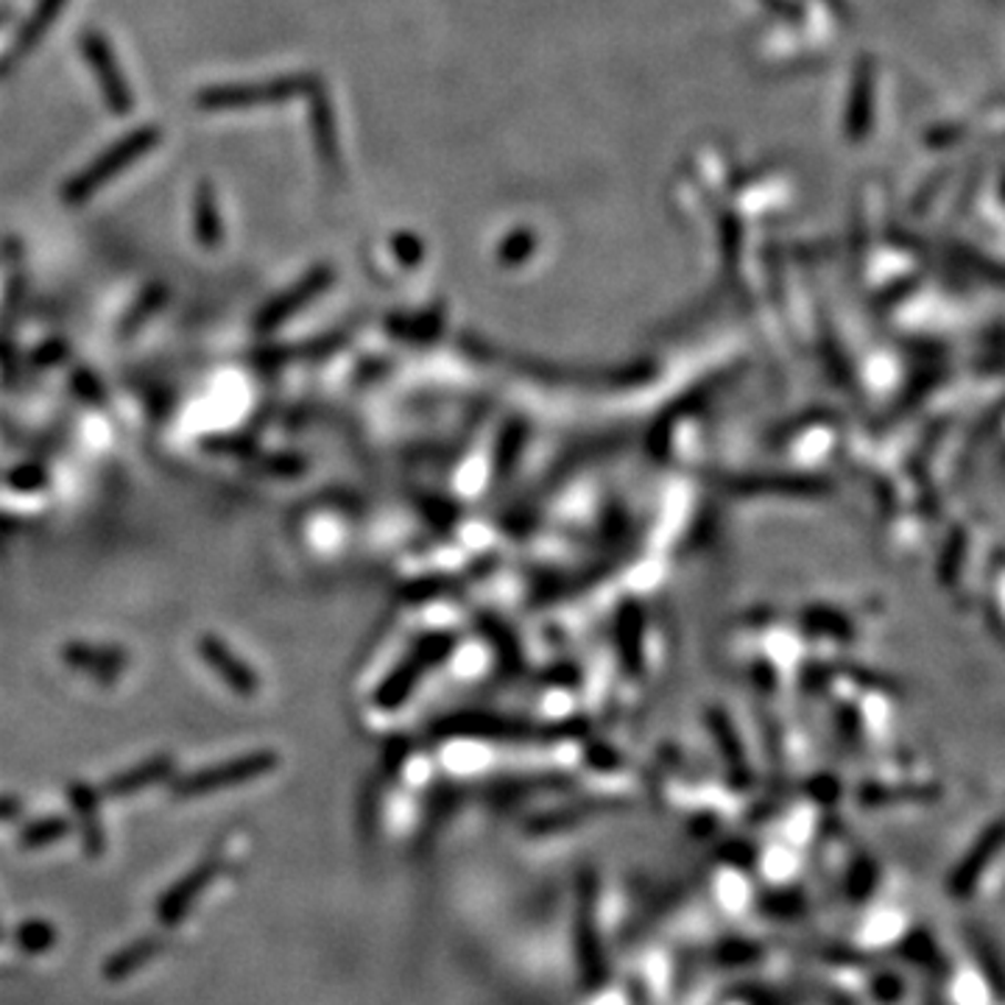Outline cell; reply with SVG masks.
Here are the masks:
<instances>
[{
	"instance_id": "obj_1",
	"label": "cell",
	"mask_w": 1005,
	"mask_h": 1005,
	"mask_svg": "<svg viewBox=\"0 0 1005 1005\" xmlns=\"http://www.w3.org/2000/svg\"><path fill=\"white\" fill-rule=\"evenodd\" d=\"M160 140H163V132L160 126H137L132 129L129 134H123L117 143H112L110 148L99 154L90 165H84L76 176H70L62 187V198L64 204H84L90 196L101 191L104 185H110L121 171H126L129 165H134L137 160L146 157L154 146H160Z\"/></svg>"
},
{
	"instance_id": "obj_2",
	"label": "cell",
	"mask_w": 1005,
	"mask_h": 1005,
	"mask_svg": "<svg viewBox=\"0 0 1005 1005\" xmlns=\"http://www.w3.org/2000/svg\"><path fill=\"white\" fill-rule=\"evenodd\" d=\"M321 84L314 73H294V76L260 79V82H238V84H215V88L202 90L196 95V104L207 112L224 110H249V106L283 104V101L308 99Z\"/></svg>"
},
{
	"instance_id": "obj_3",
	"label": "cell",
	"mask_w": 1005,
	"mask_h": 1005,
	"mask_svg": "<svg viewBox=\"0 0 1005 1005\" xmlns=\"http://www.w3.org/2000/svg\"><path fill=\"white\" fill-rule=\"evenodd\" d=\"M277 762L279 757L274 755V751H252V755L235 757V760L222 762V766L202 768V771L176 779V782L171 784V793L180 799H193L207 797V793L229 791V788H238V784L252 782V779L257 777H266L268 771L277 768Z\"/></svg>"
},
{
	"instance_id": "obj_4",
	"label": "cell",
	"mask_w": 1005,
	"mask_h": 1005,
	"mask_svg": "<svg viewBox=\"0 0 1005 1005\" xmlns=\"http://www.w3.org/2000/svg\"><path fill=\"white\" fill-rule=\"evenodd\" d=\"M79 48H82V57L88 59V64L93 68V76L99 82L101 99L104 104L110 106L112 115H129L134 106V93L129 88L126 76H123L121 62L115 57V48L112 42L101 34L99 29H88L82 37H79Z\"/></svg>"
},
{
	"instance_id": "obj_5",
	"label": "cell",
	"mask_w": 1005,
	"mask_h": 1005,
	"mask_svg": "<svg viewBox=\"0 0 1005 1005\" xmlns=\"http://www.w3.org/2000/svg\"><path fill=\"white\" fill-rule=\"evenodd\" d=\"M874 101H878V70L872 57H860L849 84L843 134L849 143H863L874 129Z\"/></svg>"
},
{
	"instance_id": "obj_6",
	"label": "cell",
	"mask_w": 1005,
	"mask_h": 1005,
	"mask_svg": "<svg viewBox=\"0 0 1005 1005\" xmlns=\"http://www.w3.org/2000/svg\"><path fill=\"white\" fill-rule=\"evenodd\" d=\"M308 121H310V137H314L316 157H319L321 168L330 180H338L343 174V160H341V140H338V121L332 101L327 95L325 84L314 90L308 95Z\"/></svg>"
},
{
	"instance_id": "obj_7",
	"label": "cell",
	"mask_w": 1005,
	"mask_h": 1005,
	"mask_svg": "<svg viewBox=\"0 0 1005 1005\" xmlns=\"http://www.w3.org/2000/svg\"><path fill=\"white\" fill-rule=\"evenodd\" d=\"M576 955L587 988H598L606 981L604 953H601L598 924H595V889L593 883L578 891L576 907Z\"/></svg>"
},
{
	"instance_id": "obj_8",
	"label": "cell",
	"mask_w": 1005,
	"mask_h": 1005,
	"mask_svg": "<svg viewBox=\"0 0 1005 1005\" xmlns=\"http://www.w3.org/2000/svg\"><path fill=\"white\" fill-rule=\"evenodd\" d=\"M330 283H332L330 268L327 266L310 268L294 288H288L285 294L274 297L271 302L260 310V316H257V330L268 332L274 330V327L283 325V321L291 319V316H297L305 305H310L316 297H321V294L330 288Z\"/></svg>"
},
{
	"instance_id": "obj_9",
	"label": "cell",
	"mask_w": 1005,
	"mask_h": 1005,
	"mask_svg": "<svg viewBox=\"0 0 1005 1005\" xmlns=\"http://www.w3.org/2000/svg\"><path fill=\"white\" fill-rule=\"evenodd\" d=\"M213 878H215V863L213 860H207V863H198L196 869H191V872H187L182 880H176V883L171 885L163 896H160L157 907H154V913H157V922L163 924V927H176V924L185 922L187 911H191L193 902L198 900V894H202V891L213 883Z\"/></svg>"
},
{
	"instance_id": "obj_10",
	"label": "cell",
	"mask_w": 1005,
	"mask_h": 1005,
	"mask_svg": "<svg viewBox=\"0 0 1005 1005\" xmlns=\"http://www.w3.org/2000/svg\"><path fill=\"white\" fill-rule=\"evenodd\" d=\"M198 654L207 659L209 668L222 676L238 696L252 698L260 690V679L255 676V670H252L244 659H238V654H235L224 639L215 637V634L198 637Z\"/></svg>"
},
{
	"instance_id": "obj_11",
	"label": "cell",
	"mask_w": 1005,
	"mask_h": 1005,
	"mask_svg": "<svg viewBox=\"0 0 1005 1005\" xmlns=\"http://www.w3.org/2000/svg\"><path fill=\"white\" fill-rule=\"evenodd\" d=\"M68 799L70 804H73V813H76L84 852H88V858H101L106 849V838L104 827H101L99 793H95L88 782H70Z\"/></svg>"
},
{
	"instance_id": "obj_12",
	"label": "cell",
	"mask_w": 1005,
	"mask_h": 1005,
	"mask_svg": "<svg viewBox=\"0 0 1005 1005\" xmlns=\"http://www.w3.org/2000/svg\"><path fill=\"white\" fill-rule=\"evenodd\" d=\"M171 773H174V760H171L168 755L152 757V760L140 762V766L126 768V771H121L117 777H112L110 782H106V797L115 799L132 797V793L152 788V784L165 782Z\"/></svg>"
},
{
	"instance_id": "obj_13",
	"label": "cell",
	"mask_w": 1005,
	"mask_h": 1005,
	"mask_svg": "<svg viewBox=\"0 0 1005 1005\" xmlns=\"http://www.w3.org/2000/svg\"><path fill=\"white\" fill-rule=\"evenodd\" d=\"M193 235L204 249H218L224 240L222 213H218V196L209 182H198L193 191Z\"/></svg>"
},
{
	"instance_id": "obj_14",
	"label": "cell",
	"mask_w": 1005,
	"mask_h": 1005,
	"mask_svg": "<svg viewBox=\"0 0 1005 1005\" xmlns=\"http://www.w3.org/2000/svg\"><path fill=\"white\" fill-rule=\"evenodd\" d=\"M997 847H999V832L994 830L992 835L983 838V843H977V847L972 849L964 860H961L958 866H955L953 878H950V896H953V900H966V896H972L977 880L983 878L986 866L992 863Z\"/></svg>"
},
{
	"instance_id": "obj_15",
	"label": "cell",
	"mask_w": 1005,
	"mask_h": 1005,
	"mask_svg": "<svg viewBox=\"0 0 1005 1005\" xmlns=\"http://www.w3.org/2000/svg\"><path fill=\"white\" fill-rule=\"evenodd\" d=\"M163 950H165L163 939L143 936V939H137V942H132V944H126V947L117 950L115 955H110V958L104 961V970L101 972H104L106 981L121 983V981H126V977H132L134 972L143 970L148 961L157 958Z\"/></svg>"
},
{
	"instance_id": "obj_16",
	"label": "cell",
	"mask_w": 1005,
	"mask_h": 1005,
	"mask_svg": "<svg viewBox=\"0 0 1005 1005\" xmlns=\"http://www.w3.org/2000/svg\"><path fill=\"white\" fill-rule=\"evenodd\" d=\"M62 659L84 674L101 676V679H112L126 668V654L115 652V648H99V645H64Z\"/></svg>"
},
{
	"instance_id": "obj_17",
	"label": "cell",
	"mask_w": 1005,
	"mask_h": 1005,
	"mask_svg": "<svg viewBox=\"0 0 1005 1005\" xmlns=\"http://www.w3.org/2000/svg\"><path fill=\"white\" fill-rule=\"evenodd\" d=\"M64 7H68V0H37L29 20L20 25L18 40H14V51L23 53V57L34 51V48L40 45L42 37L53 29V23H57V18L62 14Z\"/></svg>"
},
{
	"instance_id": "obj_18",
	"label": "cell",
	"mask_w": 1005,
	"mask_h": 1005,
	"mask_svg": "<svg viewBox=\"0 0 1005 1005\" xmlns=\"http://www.w3.org/2000/svg\"><path fill=\"white\" fill-rule=\"evenodd\" d=\"M966 933H970L972 955H975L977 966H981V972L986 975L988 986H992L994 999H997V1003H1003V961H999L997 947L992 944V939H988L986 930L970 927Z\"/></svg>"
},
{
	"instance_id": "obj_19",
	"label": "cell",
	"mask_w": 1005,
	"mask_h": 1005,
	"mask_svg": "<svg viewBox=\"0 0 1005 1005\" xmlns=\"http://www.w3.org/2000/svg\"><path fill=\"white\" fill-rule=\"evenodd\" d=\"M14 944L25 955H42L57 947V927L42 919H29V922L14 927Z\"/></svg>"
},
{
	"instance_id": "obj_20",
	"label": "cell",
	"mask_w": 1005,
	"mask_h": 1005,
	"mask_svg": "<svg viewBox=\"0 0 1005 1005\" xmlns=\"http://www.w3.org/2000/svg\"><path fill=\"white\" fill-rule=\"evenodd\" d=\"M70 821L62 819V816H48V819H37L31 824H25L20 830L18 843L23 849H40L48 847V843H57L59 838H64L70 832Z\"/></svg>"
},
{
	"instance_id": "obj_21",
	"label": "cell",
	"mask_w": 1005,
	"mask_h": 1005,
	"mask_svg": "<svg viewBox=\"0 0 1005 1005\" xmlns=\"http://www.w3.org/2000/svg\"><path fill=\"white\" fill-rule=\"evenodd\" d=\"M966 129L958 126V123H939V126H930L927 134H924V143L930 148H950L955 143L966 137Z\"/></svg>"
},
{
	"instance_id": "obj_22",
	"label": "cell",
	"mask_w": 1005,
	"mask_h": 1005,
	"mask_svg": "<svg viewBox=\"0 0 1005 1005\" xmlns=\"http://www.w3.org/2000/svg\"><path fill=\"white\" fill-rule=\"evenodd\" d=\"M165 302V288H148L146 294H143V299H140L137 305H134V310H132V316H129V321H126V330L129 327H140L143 325V321L148 319V316L154 314V310L160 308V305Z\"/></svg>"
},
{
	"instance_id": "obj_23",
	"label": "cell",
	"mask_w": 1005,
	"mask_h": 1005,
	"mask_svg": "<svg viewBox=\"0 0 1005 1005\" xmlns=\"http://www.w3.org/2000/svg\"><path fill=\"white\" fill-rule=\"evenodd\" d=\"M905 986L896 975H880L878 983L872 986V994L880 999V1003H896L902 997Z\"/></svg>"
},
{
	"instance_id": "obj_24",
	"label": "cell",
	"mask_w": 1005,
	"mask_h": 1005,
	"mask_svg": "<svg viewBox=\"0 0 1005 1005\" xmlns=\"http://www.w3.org/2000/svg\"><path fill=\"white\" fill-rule=\"evenodd\" d=\"M760 3L782 20H791V23H802L804 20V9L799 7L797 0H760Z\"/></svg>"
},
{
	"instance_id": "obj_25",
	"label": "cell",
	"mask_w": 1005,
	"mask_h": 1005,
	"mask_svg": "<svg viewBox=\"0 0 1005 1005\" xmlns=\"http://www.w3.org/2000/svg\"><path fill=\"white\" fill-rule=\"evenodd\" d=\"M394 252H397V257H400V260L417 263L419 257H422V244H419L417 235L402 233V235H397V238H394Z\"/></svg>"
},
{
	"instance_id": "obj_26",
	"label": "cell",
	"mask_w": 1005,
	"mask_h": 1005,
	"mask_svg": "<svg viewBox=\"0 0 1005 1005\" xmlns=\"http://www.w3.org/2000/svg\"><path fill=\"white\" fill-rule=\"evenodd\" d=\"M950 174H953V171H950V168H947V171H942V174H933V176H930V182H927V185H924V187H922V191H919V196H916L919 207H922V204H927V202H930V198L936 196V193H939V191H942V187H944V185H947Z\"/></svg>"
},
{
	"instance_id": "obj_27",
	"label": "cell",
	"mask_w": 1005,
	"mask_h": 1005,
	"mask_svg": "<svg viewBox=\"0 0 1005 1005\" xmlns=\"http://www.w3.org/2000/svg\"><path fill=\"white\" fill-rule=\"evenodd\" d=\"M12 483L18 489H34L42 483V472L37 470V466H25V470L20 466V470L12 475Z\"/></svg>"
},
{
	"instance_id": "obj_28",
	"label": "cell",
	"mask_w": 1005,
	"mask_h": 1005,
	"mask_svg": "<svg viewBox=\"0 0 1005 1005\" xmlns=\"http://www.w3.org/2000/svg\"><path fill=\"white\" fill-rule=\"evenodd\" d=\"M23 813V804L18 797H0V821H12Z\"/></svg>"
},
{
	"instance_id": "obj_29",
	"label": "cell",
	"mask_w": 1005,
	"mask_h": 1005,
	"mask_svg": "<svg viewBox=\"0 0 1005 1005\" xmlns=\"http://www.w3.org/2000/svg\"><path fill=\"white\" fill-rule=\"evenodd\" d=\"M12 64H14V59H12V57L0 59V79L9 76V73H12Z\"/></svg>"
},
{
	"instance_id": "obj_30",
	"label": "cell",
	"mask_w": 1005,
	"mask_h": 1005,
	"mask_svg": "<svg viewBox=\"0 0 1005 1005\" xmlns=\"http://www.w3.org/2000/svg\"><path fill=\"white\" fill-rule=\"evenodd\" d=\"M9 18H12V12H9V9H0V25L7 23Z\"/></svg>"
},
{
	"instance_id": "obj_31",
	"label": "cell",
	"mask_w": 1005,
	"mask_h": 1005,
	"mask_svg": "<svg viewBox=\"0 0 1005 1005\" xmlns=\"http://www.w3.org/2000/svg\"><path fill=\"white\" fill-rule=\"evenodd\" d=\"M0 942H3V924H0Z\"/></svg>"
}]
</instances>
